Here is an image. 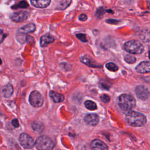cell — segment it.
Here are the masks:
<instances>
[{
	"mask_svg": "<svg viewBox=\"0 0 150 150\" xmlns=\"http://www.w3.org/2000/svg\"><path fill=\"white\" fill-rule=\"evenodd\" d=\"M31 3L35 7L44 8L49 5L50 1V0H38V1H31Z\"/></svg>",
	"mask_w": 150,
	"mask_h": 150,
	"instance_id": "cell-13",
	"label": "cell"
},
{
	"mask_svg": "<svg viewBox=\"0 0 150 150\" xmlns=\"http://www.w3.org/2000/svg\"><path fill=\"white\" fill-rule=\"evenodd\" d=\"M140 38L141 40L145 43L150 41V31L149 30H142L140 34Z\"/></svg>",
	"mask_w": 150,
	"mask_h": 150,
	"instance_id": "cell-19",
	"label": "cell"
},
{
	"mask_svg": "<svg viewBox=\"0 0 150 150\" xmlns=\"http://www.w3.org/2000/svg\"><path fill=\"white\" fill-rule=\"evenodd\" d=\"M36 29V26L34 24H29L26 25L25 26L22 27L21 28L18 30L17 32H19L21 34H27L30 32H34Z\"/></svg>",
	"mask_w": 150,
	"mask_h": 150,
	"instance_id": "cell-14",
	"label": "cell"
},
{
	"mask_svg": "<svg viewBox=\"0 0 150 150\" xmlns=\"http://www.w3.org/2000/svg\"><path fill=\"white\" fill-rule=\"evenodd\" d=\"M14 92V87L12 84H7L3 87V94L5 98H9L12 95Z\"/></svg>",
	"mask_w": 150,
	"mask_h": 150,
	"instance_id": "cell-17",
	"label": "cell"
},
{
	"mask_svg": "<svg viewBox=\"0 0 150 150\" xmlns=\"http://www.w3.org/2000/svg\"><path fill=\"white\" fill-rule=\"evenodd\" d=\"M135 70L140 73H150V62L143 61L141 62L136 67Z\"/></svg>",
	"mask_w": 150,
	"mask_h": 150,
	"instance_id": "cell-11",
	"label": "cell"
},
{
	"mask_svg": "<svg viewBox=\"0 0 150 150\" xmlns=\"http://www.w3.org/2000/svg\"><path fill=\"white\" fill-rule=\"evenodd\" d=\"M100 98L101 101H103V103H107L110 101V96H108L107 94H101L100 97Z\"/></svg>",
	"mask_w": 150,
	"mask_h": 150,
	"instance_id": "cell-25",
	"label": "cell"
},
{
	"mask_svg": "<svg viewBox=\"0 0 150 150\" xmlns=\"http://www.w3.org/2000/svg\"><path fill=\"white\" fill-rule=\"evenodd\" d=\"M28 6H29V5L27 1H20L18 4H16V5L12 6V8H14V9H17L18 8H27Z\"/></svg>",
	"mask_w": 150,
	"mask_h": 150,
	"instance_id": "cell-24",
	"label": "cell"
},
{
	"mask_svg": "<svg viewBox=\"0 0 150 150\" xmlns=\"http://www.w3.org/2000/svg\"><path fill=\"white\" fill-rule=\"evenodd\" d=\"M84 106L89 110H95L97 109L96 104L90 100H87L85 101Z\"/></svg>",
	"mask_w": 150,
	"mask_h": 150,
	"instance_id": "cell-21",
	"label": "cell"
},
{
	"mask_svg": "<svg viewBox=\"0 0 150 150\" xmlns=\"http://www.w3.org/2000/svg\"><path fill=\"white\" fill-rule=\"evenodd\" d=\"M2 64V61H1V59H0V64Z\"/></svg>",
	"mask_w": 150,
	"mask_h": 150,
	"instance_id": "cell-31",
	"label": "cell"
},
{
	"mask_svg": "<svg viewBox=\"0 0 150 150\" xmlns=\"http://www.w3.org/2000/svg\"><path fill=\"white\" fill-rule=\"evenodd\" d=\"M35 145L38 150H52L55 143L48 136L41 135L36 139Z\"/></svg>",
	"mask_w": 150,
	"mask_h": 150,
	"instance_id": "cell-3",
	"label": "cell"
},
{
	"mask_svg": "<svg viewBox=\"0 0 150 150\" xmlns=\"http://www.w3.org/2000/svg\"><path fill=\"white\" fill-rule=\"evenodd\" d=\"M32 128L34 131L38 133H42L45 129V127L42 123L38 121H34L32 124Z\"/></svg>",
	"mask_w": 150,
	"mask_h": 150,
	"instance_id": "cell-18",
	"label": "cell"
},
{
	"mask_svg": "<svg viewBox=\"0 0 150 150\" xmlns=\"http://www.w3.org/2000/svg\"><path fill=\"white\" fill-rule=\"evenodd\" d=\"M84 121L89 126H95L99 122V117L96 114H87L84 117Z\"/></svg>",
	"mask_w": 150,
	"mask_h": 150,
	"instance_id": "cell-10",
	"label": "cell"
},
{
	"mask_svg": "<svg viewBox=\"0 0 150 150\" xmlns=\"http://www.w3.org/2000/svg\"><path fill=\"white\" fill-rule=\"evenodd\" d=\"M87 19V17L86 15H85L84 14H80L79 17V19L81 21H85Z\"/></svg>",
	"mask_w": 150,
	"mask_h": 150,
	"instance_id": "cell-28",
	"label": "cell"
},
{
	"mask_svg": "<svg viewBox=\"0 0 150 150\" xmlns=\"http://www.w3.org/2000/svg\"><path fill=\"white\" fill-rule=\"evenodd\" d=\"M34 38L31 36L29 35H27L26 36V42L27 43H30L31 42H34Z\"/></svg>",
	"mask_w": 150,
	"mask_h": 150,
	"instance_id": "cell-29",
	"label": "cell"
},
{
	"mask_svg": "<svg viewBox=\"0 0 150 150\" xmlns=\"http://www.w3.org/2000/svg\"><path fill=\"white\" fill-rule=\"evenodd\" d=\"M124 60H125V61L127 62V63H130V64L134 63L136 62L135 57L130 54L126 55L125 57H124Z\"/></svg>",
	"mask_w": 150,
	"mask_h": 150,
	"instance_id": "cell-22",
	"label": "cell"
},
{
	"mask_svg": "<svg viewBox=\"0 0 150 150\" xmlns=\"http://www.w3.org/2000/svg\"><path fill=\"white\" fill-rule=\"evenodd\" d=\"M136 101L134 97L130 94H123L118 99V105L122 110L129 111L135 106Z\"/></svg>",
	"mask_w": 150,
	"mask_h": 150,
	"instance_id": "cell-2",
	"label": "cell"
},
{
	"mask_svg": "<svg viewBox=\"0 0 150 150\" xmlns=\"http://www.w3.org/2000/svg\"><path fill=\"white\" fill-rule=\"evenodd\" d=\"M106 68H107L108 70L112 71H116L118 70L119 67L117 66L116 64L112 62H109L106 64Z\"/></svg>",
	"mask_w": 150,
	"mask_h": 150,
	"instance_id": "cell-23",
	"label": "cell"
},
{
	"mask_svg": "<svg viewBox=\"0 0 150 150\" xmlns=\"http://www.w3.org/2000/svg\"><path fill=\"white\" fill-rule=\"evenodd\" d=\"M49 96L55 103H61L64 100V97L63 94L54 91H50L49 92Z\"/></svg>",
	"mask_w": 150,
	"mask_h": 150,
	"instance_id": "cell-16",
	"label": "cell"
},
{
	"mask_svg": "<svg viewBox=\"0 0 150 150\" xmlns=\"http://www.w3.org/2000/svg\"><path fill=\"white\" fill-rule=\"evenodd\" d=\"M12 124L15 128H18V127H19V122H18V120L17 119H15L12 120Z\"/></svg>",
	"mask_w": 150,
	"mask_h": 150,
	"instance_id": "cell-27",
	"label": "cell"
},
{
	"mask_svg": "<svg viewBox=\"0 0 150 150\" xmlns=\"http://www.w3.org/2000/svg\"><path fill=\"white\" fill-rule=\"evenodd\" d=\"M80 61L83 63L87 64L88 66L92 67V68H101V67H102L101 64L97 63L95 61L91 58L89 55H84V56H82L80 58Z\"/></svg>",
	"mask_w": 150,
	"mask_h": 150,
	"instance_id": "cell-12",
	"label": "cell"
},
{
	"mask_svg": "<svg viewBox=\"0 0 150 150\" xmlns=\"http://www.w3.org/2000/svg\"><path fill=\"white\" fill-rule=\"evenodd\" d=\"M92 150H108V147L106 143L100 140H94L90 144Z\"/></svg>",
	"mask_w": 150,
	"mask_h": 150,
	"instance_id": "cell-9",
	"label": "cell"
},
{
	"mask_svg": "<svg viewBox=\"0 0 150 150\" xmlns=\"http://www.w3.org/2000/svg\"><path fill=\"white\" fill-rule=\"evenodd\" d=\"M76 37L79 39V40L82 41L83 42H87V40L86 38V36L85 34H77L76 35Z\"/></svg>",
	"mask_w": 150,
	"mask_h": 150,
	"instance_id": "cell-26",
	"label": "cell"
},
{
	"mask_svg": "<svg viewBox=\"0 0 150 150\" xmlns=\"http://www.w3.org/2000/svg\"><path fill=\"white\" fill-rule=\"evenodd\" d=\"M55 41V39L53 36L50 35H43L41 38L40 44L42 47H47L50 43H53Z\"/></svg>",
	"mask_w": 150,
	"mask_h": 150,
	"instance_id": "cell-15",
	"label": "cell"
},
{
	"mask_svg": "<svg viewBox=\"0 0 150 150\" xmlns=\"http://www.w3.org/2000/svg\"><path fill=\"white\" fill-rule=\"evenodd\" d=\"M29 101L31 105L34 107L38 108L42 106L43 103V99L40 92L38 91H33L30 94Z\"/></svg>",
	"mask_w": 150,
	"mask_h": 150,
	"instance_id": "cell-5",
	"label": "cell"
},
{
	"mask_svg": "<svg viewBox=\"0 0 150 150\" xmlns=\"http://www.w3.org/2000/svg\"><path fill=\"white\" fill-rule=\"evenodd\" d=\"M19 140L21 145L26 149H31L35 145L33 138L26 133H22L19 136Z\"/></svg>",
	"mask_w": 150,
	"mask_h": 150,
	"instance_id": "cell-6",
	"label": "cell"
},
{
	"mask_svg": "<svg viewBox=\"0 0 150 150\" xmlns=\"http://www.w3.org/2000/svg\"><path fill=\"white\" fill-rule=\"evenodd\" d=\"M71 3V1H67V0H66V1H61L59 2L58 5H57L56 8L58 10H64V9H66L68 6H69Z\"/></svg>",
	"mask_w": 150,
	"mask_h": 150,
	"instance_id": "cell-20",
	"label": "cell"
},
{
	"mask_svg": "<svg viewBox=\"0 0 150 150\" xmlns=\"http://www.w3.org/2000/svg\"><path fill=\"white\" fill-rule=\"evenodd\" d=\"M126 121L133 127H142L147 123V118L144 114L136 112L128 113L126 116Z\"/></svg>",
	"mask_w": 150,
	"mask_h": 150,
	"instance_id": "cell-1",
	"label": "cell"
},
{
	"mask_svg": "<svg viewBox=\"0 0 150 150\" xmlns=\"http://www.w3.org/2000/svg\"><path fill=\"white\" fill-rule=\"evenodd\" d=\"M135 93L137 97L142 100H147L150 96V92L149 90L142 85H140L136 87Z\"/></svg>",
	"mask_w": 150,
	"mask_h": 150,
	"instance_id": "cell-7",
	"label": "cell"
},
{
	"mask_svg": "<svg viewBox=\"0 0 150 150\" xmlns=\"http://www.w3.org/2000/svg\"><path fill=\"white\" fill-rule=\"evenodd\" d=\"M124 49L132 54H141L144 51V46L137 40H131L126 42L124 45Z\"/></svg>",
	"mask_w": 150,
	"mask_h": 150,
	"instance_id": "cell-4",
	"label": "cell"
},
{
	"mask_svg": "<svg viewBox=\"0 0 150 150\" xmlns=\"http://www.w3.org/2000/svg\"><path fill=\"white\" fill-rule=\"evenodd\" d=\"M29 16V13L28 11H21L13 13L11 15V18L15 22H21L26 20Z\"/></svg>",
	"mask_w": 150,
	"mask_h": 150,
	"instance_id": "cell-8",
	"label": "cell"
},
{
	"mask_svg": "<svg viewBox=\"0 0 150 150\" xmlns=\"http://www.w3.org/2000/svg\"><path fill=\"white\" fill-rule=\"evenodd\" d=\"M149 59H150V50H149Z\"/></svg>",
	"mask_w": 150,
	"mask_h": 150,
	"instance_id": "cell-32",
	"label": "cell"
},
{
	"mask_svg": "<svg viewBox=\"0 0 150 150\" xmlns=\"http://www.w3.org/2000/svg\"><path fill=\"white\" fill-rule=\"evenodd\" d=\"M106 22L108 24H116L117 22H119V20H115V19H108L107 21H106Z\"/></svg>",
	"mask_w": 150,
	"mask_h": 150,
	"instance_id": "cell-30",
	"label": "cell"
}]
</instances>
